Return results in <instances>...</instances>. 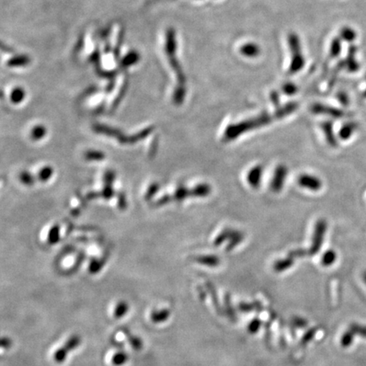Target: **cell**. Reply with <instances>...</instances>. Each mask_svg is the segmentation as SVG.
<instances>
[{
	"instance_id": "cell-1",
	"label": "cell",
	"mask_w": 366,
	"mask_h": 366,
	"mask_svg": "<svg viewBox=\"0 0 366 366\" xmlns=\"http://www.w3.org/2000/svg\"><path fill=\"white\" fill-rule=\"evenodd\" d=\"M297 106L298 105L297 103L291 102V103L286 104L285 106L276 110L273 114L265 113L260 116H257L255 118L249 119L247 121H241L239 123L230 125L225 129L224 135H223V140L225 142L232 141L234 139H237L240 135H242V133H247L248 131L254 130L257 127L259 128L263 126H266L271 123V121L274 120L284 118L297 110Z\"/></svg>"
},
{
	"instance_id": "cell-2",
	"label": "cell",
	"mask_w": 366,
	"mask_h": 366,
	"mask_svg": "<svg viewBox=\"0 0 366 366\" xmlns=\"http://www.w3.org/2000/svg\"><path fill=\"white\" fill-rule=\"evenodd\" d=\"M289 44L292 53H293V60H292L291 66L289 67V73H293L299 72L304 66V59H303L301 49H300L299 39L297 36L294 33H291L289 37Z\"/></svg>"
},
{
	"instance_id": "cell-3",
	"label": "cell",
	"mask_w": 366,
	"mask_h": 366,
	"mask_svg": "<svg viewBox=\"0 0 366 366\" xmlns=\"http://www.w3.org/2000/svg\"><path fill=\"white\" fill-rule=\"evenodd\" d=\"M243 238H244V235L241 231H236L234 229H225L217 236L214 244L216 246H219L221 244L222 242H225L227 240H231V242L228 245L227 249H231L236 245H238V243L242 242Z\"/></svg>"
},
{
	"instance_id": "cell-4",
	"label": "cell",
	"mask_w": 366,
	"mask_h": 366,
	"mask_svg": "<svg viewBox=\"0 0 366 366\" xmlns=\"http://www.w3.org/2000/svg\"><path fill=\"white\" fill-rule=\"evenodd\" d=\"M288 168L285 165H278L275 170L274 176L271 181V189L273 193H280L283 189L286 178L288 176Z\"/></svg>"
},
{
	"instance_id": "cell-5",
	"label": "cell",
	"mask_w": 366,
	"mask_h": 366,
	"mask_svg": "<svg viewBox=\"0 0 366 366\" xmlns=\"http://www.w3.org/2000/svg\"><path fill=\"white\" fill-rule=\"evenodd\" d=\"M297 183L302 188H307L308 190L313 192L320 191L322 188V182L320 178L315 176L308 175V174H302L297 178Z\"/></svg>"
},
{
	"instance_id": "cell-6",
	"label": "cell",
	"mask_w": 366,
	"mask_h": 366,
	"mask_svg": "<svg viewBox=\"0 0 366 366\" xmlns=\"http://www.w3.org/2000/svg\"><path fill=\"white\" fill-rule=\"evenodd\" d=\"M357 51V47L355 45H350L349 48V51H348V55H347L346 58L343 60L345 69L349 73H356L361 68L360 64L358 63L357 60L355 58V55H356Z\"/></svg>"
},
{
	"instance_id": "cell-7",
	"label": "cell",
	"mask_w": 366,
	"mask_h": 366,
	"mask_svg": "<svg viewBox=\"0 0 366 366\" xmlns=\"http://www.w3.org/2000/svg\"><path fill=\"white\" fill-rule=\"evenodd\" d=\"M312 111L315 114H325L332 116L334 118H343L345 116V113L343 110L334 108V107L327 106L324 104H314L312 107Z\"/></svg>"
},
{
	"instance_id": "cell-8",
	"label": "cell",
	"mask_w": 366,
	"mask_h": 366,
	"mask_svg": "<svg viewBox=\"0 0 366 366\" xmlns=\"http://www.w3.org/2000/svg\"><path fill=\"white\" fill-rule=\"evenodd\" d=\"M263 176L262 165H256L248 171L247 180L248 184L253 188H259L261 184Z\"/></svg>"
},
{
	"instance_id": "cell-9",
	"label": "cell",
	"mask_w": 366,
	"mask_h": 366,
	"mask_svg": "<svg viewBox=\"0 0 366 366\" xmlns=\"http://www.w3.org/2000/svg\"><path fill=\"white\" fill-rule=\"evenodd\" d=\"M323 132L325 133L326 136V139L329 145H331L332 147H337V139L335 136L334 132H333V124H332L331 121H325L322 125Z\"/></svg>"
},
{
	"instance_id": "cell-10",
	"label": "cell",
	"mask_w": 366,
	"mask_h": 366,
	"mask_svg": "<svg viewBox=\"0 0 366 366\" xmlns=\"http://www.w3.org/2000/svg\"><path fill=\"white\" fill-rule=\"evenodd\" d=\"M358 127H359V125L355 121H350L343 125L339 132V138L342 140H349L353 134L357 131Z\"/></svg>"
},
{
	"instance_id": "cell-11",
	"label": "cell",
	"mask_w": 366,
	"mask_h": 366,
	"mask_svg": "<svg viewBox=\"0 0 366 366\" xmlns=\"http://www.w3.org/2000/svg\"><path fill=\"white\" fill-rule=\"evenodd\" d=\"M260 48L256 44H248L241 47L240 52L247 57H256L260 54Z\"/></svg>"
},
{
	"instance_id": "cell-12",
	"label": "cell",
	"mask_w": 366,
	"mask_h": 366,
	"mask_svg": "<svg viewBox=\"0 0 366 366\" xmlns=\"http://www.w3.org/2000/svg\"><path fill=\"white\" fill-rule=\"evenodd\" d=\"M357 38V32L349 26H343L340 31L341 40L352 43Z\"/></svg>"
},
{
	"instance_id": "cell-13",
	"label": "cell",
	"mask_w": 366,
	"mask_h": 366,
	"mask_svg": "<svg viewBox=\"0 0 366 366\" xmlns=\"http://www.w3.org/2000/svg\"><path fill=\"white\" fill-rule=\"evenodd\" d=\"M342 51V40L340 38H336L333 39L330 49V55L332 59L337 58L340 55Z\"/></svg>"
},
{
	"instance_id": "cell-14",
	"label": "cell",
	"mask_w": 366,
	"mask_h": 366,
	"mask_svg": "<svg viewBox=\"0 0 366 366\" xmlns=\"http://www.w3.org/2000/svg\"><path fill=\"white\" fill-rule=\"evenodd\" d=\"M336 253L333 250H329L323 256V263L325 265H331L336 260Z\"/></svg>"
},
{
	"instance_id": "cell-15",
	"label": "cell",
	"mask_w": 366,
	"mask_h": 366,
	"mask_svg": "<svg viewBox=\"0 0 366 366\" xmlns=\"http://www.w3.org/2000/svg\"><path fill=\"white\" fill-rule=\"evenodd\" d=\"M283 91L288 95H293L297 92V87L293 83H286L283 87Z\"/></svg>"
},
{
	"instance_id": "cell-16",
	"label": "cell",
	"mask_w": 366,
	"mask_h": 366,
	"mask_svg": "<svg viewBox=\"0 0 366 366\" xmlns=\"http://www.w3.org/2000/svg\"><path fill=\"white\" fill-rule=\"evenodd\" d=\"M337 98L343 106H348L349 104V96L346 92H339L337 94Z\"/></svg>"
},
{
	"instance_id": "cell-17",
	"label": "cell",
	"mask_w": 366,
	"mask_h": 366,
	"mask_svg": "<svg viewBox=\"0 0 366 366\" xmlns=\"http://www.w3.org/2000/svg\"><path fill=\"white\" fill-rule=\"evenodd\" d=\"M354 331L361 334L362 337H366V326H354Z\"/></svg>"
},
{
	"instance_id": "cell-18",
	"label": "cell",
	"mask_w": 366,
	"mask_h": 366,
	"mask_svg": "<svg viewBox=\"0 0 366 366\" xmlns=\"http://www.w3.org/2000/svg\"><path fill=\"white\" fill-rule=\"evenodd\" d=\"M271 101L273 102L275 105H279V96L277 95V93L273 92L271 96Z\"/></svg>"
},
{
	"instance_id": "cell-19",
	"label": "cell",
	"mask_w": 366,
	"mask_h": 366,
	"mask_svg": "<svg viewBox=\"0 0 366 366\" xmlns=\"http://www.w3.org/2000/svg\"><path fill=\"white\" fill-rule=\"evenodd\" d=\"M363 279H364V282H365V283H366V271H365V272H364Z\"/></svg>"
},
{
	"instance_id": "cell-20",
	"label": "cell",
	"mask_w": 366,
	"mask_h": 366,
	"mask_svg": "<svg viewBox=\"0 0 366 366\" xmlns=\"http://www.w3.org/2000/svg\"><path fill=\"white\" fill-rule=\"evenodd\" d=\"M363 96H364V97H365V98H366V90H365V91H364Z\"/></svg>"
}]
</instances>
